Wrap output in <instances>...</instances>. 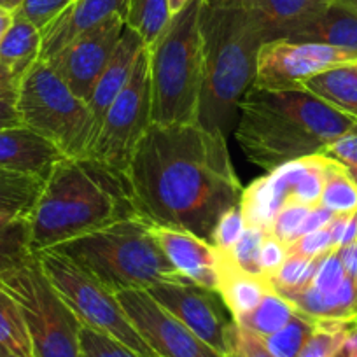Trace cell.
<instances>
[{
  "label": "cell",
  "mask_w": 357,
  "mask_h": 357,
  "mask_svg": "<svg viewBox=\"0 0 357 357\" xmlns=\"http://www.w3.org/2000/svg\"><path fill=\"white\" fill-rule=\"evenodd\" d=\"M204 0H190L172 15L149 54L151 123H197L204 81V39L200 16Z\"/></svg>",
  "instance_id": "5"
},
{
  "label": "cell",
  "mask_w": 357,
  "mask_h": 357,
  "mask_svg": "<svg viewBox=\"0 0 357 357\" xmlns=\"http://www.w3.org/2000/svg\"><path fill=\"white\" fill-rule=\"evenodd\" d=\"M228 357H238V356H236V354H233V352H231V354H228Z\"/></svg>",
  "instance_id": "59"
},
{
  "label": "cell",
  "mask_w": 357,
  "mask_h": 357,
  "mask_svg": "<svg viewBox=\"0 0 357 357\" xmlns=\"http://www.w3.org/2000/svg\"><path fill=\"white\" fill-rule=\"evenodd\" d=\"M287 257V245H284L275 236L266 235L259 249V272L261 275L270 279L273 273L282 266Z\"/></svg>",
  "instance_id": "43"
},
{
  "label": "cell",
  "mask_w": 357,
  "mask_h": 357,
  "mask_svg": "<svg viewBox=\"0 0 357 357\" xmlns=\"http://www.w3.org/2000/svg\"><path fill=\"white\" fill-rule=\"evenodd\" d=\"M20 121L67 158H84L97 137V123L82 98L43 60L25 72L16 88Z\"/></svg>",
  "instance_id": "7"
},
{
  "label": "cell",
  "mask_w": 357,
  "mask_h": 357,
  "mask_svg": "<svg viewBox=\"0 0 357 357\" xmlns=\"http://www.w3.org/2000/svg\"><path fill=\"white\" fill-rule=\"evenodd\" d=\"M0 286L22 307L33 357H84L81 322L54 293L36 254L2 273Z\"/></svg>",
  "instance_id": "8"
},
{
  "label": "cell",
  "mask_w": 357,
  "mask_h": 357,
  "mask_svg": "<svg viewBox=\"0 0 357 357\" xmlns=\"http://www.w3.org/2000/svg\"><path fill=\"white\" fill-rule=\"evenodd\" d=\"M0 347L18 357H33L32 338L18 301L0 286Z\"/></svg>",
  "instance_id": "26"
},
{
  "label": "cell",
  "mask_w": 357,
  "mask_h": 357,
  "mask_svg": "<svg viewBox=\"0 0 357 357\" xmlns=\"http://www.w3.org/2000/svg\"><path fill=\"white\" fill-rule=\"evenodd\" d=\"M322 154L335 158L345 167L357 168V123L349 132L343 133L338 140H335Z\"/></svg>",
  "instance_id": "44"
},
{
  "label": "cell",
  "mask_w": 357,
  "mask_h": 357,
  "mask_svg": "<svg viewBox=\"0 0 357 357\" xmlns=\"http://www.w3.org/2000/svg\"><path fill=\"white\" fill-rule=\"evenodd\" d=\"M137 215L128 178L91 158H63L29 218L30 252L54 249Z\"/></svg>",
  "instance_id": "3"
},
{
  "label": "cell",
  "mask_w": 357,
  "mask_h": 357,
  "mask_svg": "<svg viewBox=\"0 0 357 357\" xmlns=\"http://www.w3.org/2000/svg\"><path fill=\"white\" fill-rule=\"evenodd\" d=\"M345 279L347 275L342 261H340L338 249H335L319 257L310 286L321 291H335L345 282Z\"/></svg>",
  "instance_id": "40"
},
{
  "label": "cell",
  "mask_w": 357,
  "mask_h": 357,
  "mask_svg": "<svg viewBox=\"0 0 357 357\" xmlns=\"http://www.w3.org/2000/svg\"><path fill=\"white\" fill-rule=\"evenodd\" d=\"M54 250L75 261L114 294L149 289L160 282H188L156 243L151 222L140 215L68 240Z\"/></svg>",
  "instance_id": "6"
},
{
  "label": "cell",
  "mask_w": 357,
  "mask_h": 357,
  "mask_svg": "<svg viewBox=\"0 0 357 357\" xmlns=\"http://www.w3.org/2000/svg\"><path fill=\"white\" fill-rule=\"evenodd\" d=\"M46 181L36 175L0 170V214L16 219H29Z\"/></svg>",
  "instance_id": "25"
},
{
  "label": "cell",
  "mask_w": 357,
  "mask_h": 357,
  "mask_svg": "<svg viewBox=\"0 0 357 357\" xmlns=\"http://www.w3.org/2000/svg\"><path fill=\"white\" fill-rule=\"evenodd\" d=\"M130 0H72L70 4L40 30L39 60L46 61L82 33L93 30L112 16H128Z\"/></svg>",
  "instance_id": "15"
},
{
  "label": "cell",
  "mask_w": 357,
  "mask_h": 357,
  "mask_svg": "<svg viewBox=\"0 0 357 357\" xmlns=\"http://www.w3.org/2000/svg\"><path fill=\"white\" fill-rule=\"evenodd\" d=\"M357 321H315V329L298 357H336Z\"/></svg>",
  "instance_id": "32"
},
{
  "label": "cell",
  "mask_w": 357,
  "mask_h": 357,
  "mask_svg": "<svg viewBox=\"0 0 357 357\" xmlns=\"http://www.w3.org/2000/svg\"><path fill=\"white\" fill-rule=\"evenodd\" d=\"M81 349L84 357H140L121 342L105 333L81 324Z\"/></svg>",
  "instance_id": "35"
},
{
  "label": "cell",
  "mask_w": 357,
  "mask_h": 357,
  "mask_svg": "<svg viewBox=\"0 0 357 357\" xmlns=\"http://www.w3.org/2000/svg\"><path fill=\"white\" fill-rule=\"evenodd\" d=\"M303 89L357 119V61L312 75L303 82Z\"/></svg>",
  "instance_id": "23"
},
{
  "label": "cell",
  "mask_w": 357,
  "mask_h": 357,
  "mask_svg": "<svg viewBox=\"0 0 357 357\" xmlns=\"http://www.w3.org/2000/svg\"><path fill=\"white\" fill-rule=\"evenodd\" d=\"M326 156V154H324ZM335 215L357 212V186L349 170L335 158L326 156V178L321 204Z\"/></svg>",
  "instance_id": "27"
},
{
  "label": "cell",
  "mask_w": 357,
  "mask_h": 357,
  "mask_svg": "<svg viewBox=\"0 0 357 357\" xmlns=\"http://www.w3.org/2000/svg\"><path fill=\"white\" fill-rule=\"evenodd\" d=\"M147 44L144 43L142 37L126 25L118 46L112 51L100 79L95 84L93 93H91L88 100L89 111H91L95 123H97V132L100 128V123L104 119L105 112L111 107L114 98L121 93V89L126 86L137 60H139V56L144 53Z\"/></svg>",
  "instance_id": "18"
},
{
  "label": "cell",
  "mask_w": 357,
  "mask_h": 357,
  "mask_svg": "<svg viewBox=\"0 0 357 357\" xmlns=\"http://www.w3.org/2000/svg\"><path fill=\"white\" fill-rule=\"evenodd\" d=\"M188 2H190V0H168V9H170V15H175V13L181 11V9H183Z\"/></svg>",
  "instance_id": "53"
},
{
  "label": "cell",
  "mask_w": 357,
  "mask_h": 357,
  "mask_svg": "<svg viewBox=\"0 0 357 357\" xmlns=\"http://www.w3.org/2000/svg\"><path fill=\"white\" fill-rule=\"evenodd\" d=\"M333 218H335V214H333L331 211H328V208L322 207V205L312 207L310 212L307 214V218H305L303 225H301L300 233H298V238L303 235H307V233L315 231V229L328 228L329 222L333 221Z\"/></svg>",
  "instance_id": "47"
},
{
  "label": "cell",
  "mask_w": 357,
  "mask_h": 357,
  "mask_svg": "<svg viewBox=\"0 0 357 357\" xmlns=\"http://www.w3.org/2000/svg\"><path fill=\"white\" fill-rule=\"evenodd\" d=\"M326 178V156L314 154L307 156V167L300 175L298 183L294 184L289 202L305 205V207H317L321 204L322 190H324ZM287 202V204H289Z\"/></svg>",
  "instance_id": "33"
},
{
  "label": "cell",
  "mask_w": 357,
  "mask_h": 357,
  "mask_svg": "<svg viewBox=\"0 0 357 357\" xmlns=\"http://www.w3.org/2000/svg\"><path fill=\"white\" fill-rule=\"evenodd\" d=\"M204 81L197 123L228 139L242 98L254 86L257 54L266 33L250 9H215L204 0Z\"/></svg>",
  "instance_id": "4"
},
{
  "label": "cell",
  "mask_w": 357,
  "mask_h": 357,
  "mask_svg": "<svg viewBox=\"0 0 357 357\" xmlns=\"http://www.w3.org/2000/svg\"><path fill=\"white\" fill-rule=\"evenodd\" d=\"M72 0H23L18 9H15L16 16L29 20L32 25L43 30L44 26L50 25Z\"/></svg>",
  "instance_id": "39"
},
{
  "label": "cell",
  "mask_w": 357,
  "mask_h": 357,
  "mask_svg": "<svg viewBox=\"0 0 357 357\" xmlns=\"http://www.w3.org/2000/svg\"><path fill=\"white\" fill-rule=\"evenodd\" d=\"M256 0H205L208 8L215 9H250Z\"/></svg>",
  "instance_id": "49"
},
{
  "label": "cell",
  "mask_w": 357,
  "mask_h": 357,
  "mask_svg": "<svg viewBox=\"0 0 357 357\" xmlns=\"http://www.w3.org/2000/svg\"><path fill=\"white\" fill-rule=\"evenodd\" d=\"M343 350H345L347 357H357V324L350 329Z\"/></svg>",
  "instance_id": "52"
},
{
  "label": "cell",
  "mask_w": 357,
  "mask_h": 357,
  "mask_svg": "<svg viewBox=\"0 0 357 357\" xmlns=\"http://www.w3.org/2000/svg\"><path fill=\"white\" fill-rule=\"evenodd\" d=\"M335 0H256L250 11L261 23L268 40L284 39L287 32L321 15Z\"/></svg>",
  "instance_id": "22"
},
{
  "label": "cell",
  "mask_w": 357,
  "mask_h": 357,
  "mask_svg": "<svg viewBox=\"0 0 357 357\" xmlns=\"http://www.w3.org/2000/svg\"><path fill=\"white\" fill-rule=\"evenodd\" d=\"M151 233L172 266L188 282L218 291L219 250L208 240L153 222Z\"/></svg>",
  "instance_id": "16"
},
{
  "label": "cell",
  "mask_w": 357,
  "mask_h": 357,
  "mask_svg": "<svg viewBox=\"0 0 357 357\" xmlns=\"http://www.w3.org/2000/svg\"><path fill=\"white\" fill-rule=\"evenodd\" d=\"M284 39L291 43L326 44L357 56V16L338 2H333L321 15L287 32Z\"/></svg>",
  "instance_id": "19"
},
{
  "label": "cell",
  "mask_w": 357,
  "mask_h": 357,
  "mask_svg": "<svg viewBox=\"0 0 357 357\" xmlns=\"http://www.w3.org/2000/svg\"><path fill=\"white\" fill-rule=\"evenodd\" d=\"M128 184L140 218L208 242L243 191L226 137L198 123H151L130 163Z\"/></svg>",
  "instance_id": "1"
},
{
  "label": "cell",
  "mask_w": 357,
  "mask_h": 357,
  "mask_svg": "<svg viewBox=\"0 0 357 357\" xmlns=\"http://www.w3.org/2000/svg\"><path fill=\"white\" fill-rule=\"evenodd\" d=\"M149 125V54L146 47L137 60L126 86L105 112L97 137L84 158H91L102 167L128 178L132 158Z\"/></svg>",
  "instance_id": "10"
},
{
  "label": "cell",
  "mask_w": 357,
  "mask_h": 357,
  "mask_svg": "<svg viewBox=\"0 0 357 357\" xmlns=\"http://www.w3.org/2000/svg\"><path fill=\"white\" fill-rule=\"evenodd\" d=\"M22 2L23 0H0V6H4V8L15 11V9H18V6L22 4Z\"/></svg>",
  "instance_id": "55"
},
{
  "label": "cell",
  "mask_w": 357,
  "mask_h": 357,
  "mask_svg": "<svg viewBox=\"0 0 357 357\" xmlns=\"http://www.w3.org/2000/svg\"><path fill=\"white\" fill-rule=\"evenodd\" d=\"M315 329L314 319L307 317L305 314L296 310L289 322L279 329L273 335H268L261 338L263 345L266 347L268 352L275 357H298L303 345Z\"/></svg>",
  "instance_id": "31"
},
{
  "label": "cell",
  "mask_w": 357,
  "mask_h": 357,
  "mask_svg": "<svg viewBox=\"0 0 357 357\" xmlns=\"http://www.w3.org/2000/svg\"><path fill=\"white\" fill-rule=\"evenodd\" d=\"M40 40V30L29 20L15 15V22L0 43V65L20 81L39 60Z\"/></svg>",
  "instance_id": "24"
},
{
  "label": "cell",
  "mask_w": 357,
  "mask_h": 357,
  "mask_svg": "<svg viewBox=\"0 0 357 357\" xmlns=\"http://www.w3.org/2000/svg\"><path fill=\"white\" fill-rule=\"evenodd\" d=\"M126 317L158 357H228L198 338L146 289L116 293Z\"/></svg>",
  "instance_id": "13"
},
{
  "label": "cell",
  "mask_w": 357,
  "mask_h": 357,
  "mask_svg": "<svg viewBox=\"0 0 357 357\" xmlns=\"http://www.w3.org/2000/svg\"><path fill=\"white\" fill-rule=\"evenodd\" d=\"M336 357H347V354H345V350H342V352H340V354H338V356H336Z\"/></svg>",
  "instance_id": "58"
},
{
  "label": "cell",
  "mask_w": 357,
  "mask_h": 357,
  "mask_svg": "<svg viewBox=\"0 0 357 357\" xmlns=\"http://www.w3.org/2000/svg\"><path fill=\"white\" fill-rule=\"evenodd\" d=\"M356 123L307 89L252 86L240 104L235 139L250 163L272 172L287 161L322 154Z\"/></svg>",
  "instance_id": "2"
},
{
  "label": "cell",
  "mask_w": 357,
  "mask_h": 357,
  "mask_svg": "<svg viewBox=\"0 0 357 357\" xmlns=\"http://www.w3.org/2000/svg\"><path fill=\"white\" fill-rule=\"evenodd\" d=\"M18 79L11 74L6 67L0 65V91H6V89H16L18 88Z\"/></svg>",
  "instance_id": "51"
},
{
  "label": "cell",
  "mask_w": 357,
  "mask_h": 357,
  "mask_svg": "<svg viewBox=\"0 0 357 357\" xmlns=\"http://www.w3.org/2000/svg\"><path fill=\"white\" fill-rule=\"evenodd\" d=\"M352 61H357L356 54L326 44L268 40L257 54L254 86L272 91L303 89V82L312 75Z\"/></svg>",
  "instance_id": "11"
},
{
  "label": "cell",
  "mask_w": 357,
  "mask_h": 357,
  "mask_svg": "<svg viewBox=\"0 0 357 357\" xmlns=\"http://www.w3.org/2000/svg\"><path fill=\"white\" fill-rule=\"evenodd\" d=\"M146 291L198 338L228 356L235 321L218 291L193 282H160Z\"/></svg>",
  "instance_id": "12"
},
{
  "label": "cell",
  "mask_w": 357,
  "mask_h": 357,
  "mask_svg": "<svg viewBox=\"0 0 357 357\" xmlns=\"http://www.w3.org/2000/svg\"><path fill=\"white\" fill-rule=\"evenodd\" d=\"M329 250H335L329 228L315 229V231L307 233V235L294 240L291 245H287V254L308 257V259H317V257L328 254Z\"/></svg>",
  "instance_id": "41"
},
{
  "label": "cell",
  "mask_w": 357,
  "mask_h": 357,
  "mask_svg": "<svg viewBox=\"0 0 357 357\" xmlns=\"http://www.w3.org/2000/svg\"><path fill=\"white\" fill-rule=\"evenodd\" d=\"M2 356H4V357H18V356H13L11 352H8V350H6L4 347H2Z\"/></svg>",
  "instance_id": "57"
},
{
  "label": "cell",
  "mask_w": 357,
  "mask_h": 357,
  "mask_svg": "<svg viewBox=\"0 0 357 357\" xmlns=\"http://www.w3.org/2000/svg\"><path fill=\"white\" fill-rule=\"evenodd\" d=\"M65 156L54 144L26 126L0 130V170L36 175L46 181Z\"/></svg>",
  "instance_id": "17"
},
{
  "label": "cell",
  "mask_w": 357,
  "mask_h": 357,
  "mask_svg": "<svg viewBox=\"0 0 357 357\" xmlns=\"http://www.w3.org/2000/svg\"><path fill=\"white\" fill-rule=\"evenodd\" d=\"M170 18L168 0H130L126 25L135 30L149 46L160 37Z\"/></svg>",
  "instance_id": "29"
},
{
  "label": "cell",
  "mask_w": 357,
  "mask_h": 357,
  "mask_svg": "<svg viewBox=\"0 0 357 357\" xmlns=\"http://www.w3.org/2000/svg\"><path fill=\"white\" fill-rule=\"evenodd\" d=\"M245 228V219H243L242 208H240L238 204L229 208V211H226L219 218V221L215 222V228L211 236V243L215 249L221 250V252H231V249L238 242L240 236L243 235Z\"/></svg>",
  "instance_id": "37"
},
{
  "label": "cell",
  "mask_w": 357,
  "mask_h": 357,
  "mask_svg": "<svg viewBox=\"0 0 357 357\" xmlns=\"http://www.w3.org/2000/svg\"><path fill=\"white\" fill-rule=\"evenodd\" d=\"M317 259H308V257L293 256L287 254L282 266L270 277V286L273 291H286L305 287L312 282V277L317 268Z\"/></svg>",
  "instance_id": "34"
},
{
  "label": "cell",
  "mask_w": 357,
  "mask_h": 357,
  "mask_svg": "<svg viewBox=\"0 0 357 357\" xmlns=\"http://www.w3.org/2000/svg\"><path fill=\"white\" fill-rule=\"evenodd\" d=\"M125 26V18L112 16L107 22L72 40L60 53L46 60V63L72 89L75 97L88 104L95 84L121 39Z\"/></svg>",
  "instance_id": "14"
},
{
  "label": "cell",
  "mask_w": 357,
  "mask_h": 357,
  "mask_svg": "<svg viewBox=\"0 0 357 357\" xmlns=\"http://www.w3.org/2000/svg\"><path fill=\"white\" fill-rule=\"evenodd\" d=\"M340 261L343 264V270H345V275L350 282L356 286L357 289V240H354L349 245L338 249Z\"/></svg>",
  "instance_id": "48"
},
{
  "label": "cell",
  "mask_w": 357,
  "mask_h": 357,
  "mask_svg": "<svg viewBox=\"0 0 357 357\" xmlns=\"http://www.w3.org/2000/svg\"><path fill=\"white\" fill-rule=\"evenodd\" d=\"M294 314H296V308L293 307V303H289L275 291H270L264 294L259 305L252 312L238 319L236 324L254 333L259 338H264V336L273 335L282 329L293 319Z\"/></svg>",
  "instance_id": "28"
},
{
  "label": "cell",
  "mask_w": 357,
  "mask_h": 357,
  "mask_svg": "<svg viewBox=\"0 0 357 357\" xmlns=\"http://www.w3.org/2000/svg\"><path fill=\"white\" fill-rule=\"evenodd\" d=\"M13 22H15V11L4 8V6H0V43H2V39H4L9 26L13 25Z\"/></svg>",
  "instance_id": "50"
},
{
  "label": "cell",
  "mask_w": 357,
  "mask_h": 357,
  "mask_svg": "<svg viewBox=\"0 0 357 357\" xmlns=\"http://www.w3.org/2000/svg\"><path fill=\"white\" fill-rule=\"evenodd\" d=\"M36 257L54 293L82 326L112 336L140 357H158L133 328L116 294L100 280L54 249L40 250Z\"/></svg>",
  "instance_id": "9"
},
{
  "label": "cell",
  "mask_w": 357,
  "mask_h": 357,
  "mask_svg": "<svg viewBox=\"0 0 357 357\" xmlns=\"http://www.w3.org/2000/svg\"><path fill=\"white\" fill-rule=\"evenodd\" d=\"M347 170H349L350 177L354 178V183H356V186H357V168H354V167H347Z\"/></svg>",
  "instance_id": "56"
},
{
  "label": "cell",
  "mask_w": 357,
  "mask_h": 357,
  "mask_svg": "<svg viewBox=\"0 0 357 357\" xmlns=\"http://www.w3.org/2000/svg\"><path fill=\"white\" fill-rule=\"evenodd\" d=\"M308 212H310V207H305V205L294 204V202L284 204L282 208L273 218L272 226H270V235L280 240L284 245H291L294 240H298V233H300V228Z\"/></svg>",
  "instance_id": "36"
},
{
  "label": "cell",
  "mask_w": 357,
  "mask_h": 357,
  "mask_svg": "<svg viewBox=\"0 0 357 357\" xmlns=\"http://www.w3.org/2000/svg\"><path fill=\"white\" fill-rule=\"evenodd\" d=\"M275 293L314 321H357V289L349 279L335 291L315 289L308 284Z\"/></svg>",
  "instance_id": "20"
},
{
  "label": "cell",
  "mask_w": 357,
  "mask_h": 357,
  "mask_svg": "<svg viewBox=\"0 0 357 357\" xmlns=\"http://www.w3.org/2000/svg\"><path fill=\"white\" fill-rule=\"evenodd\" d=\"M18 109H16V89L0 91V130L20 126Z\"/></svg>",
  "instance_id": "46"
},
{
  "label": "cell",
  "mask_w": 357,
  "mask_h": 357,
  "mask_svg": "<svg viewBox=\"0 0 357 357\" xmlns=\"http://www.w3.org/2000/svg\"><path fill=\"white\" fill-rule=\"evenodd\" d=\"M329 231H331L333 247L342 249L349 245L354 240H357V212L345 215H335L329 222Z\"/></svg>",
  "instance_id": "45"
},
{
  "label": "cell",
  "mask_w": 357,
  "mask_h": 357,
  "mask_svg": "<svg viewBox=\"0 0 357 357\" xmlns=\"http://www.w3.org/2000/svg\"><path fill=\"white\" fill-rule=\"evenodd\" d=\"M268 233H264L263 229L257 228H245L243 235L240 236L238 242L235 243V247L231 249V252H228L231 256V259L235 261L236 266H240L242 270L249 273H256L261 275L259 272V249L261 243H263L264 236Z\"/></svg>",
  "instance_id": "38"
},
{
  "label": "cell",
  "mask_w": 357,
  "mask_h": 357,
  "mask_svg": "<svg viewBox=\"0 0 357 357\" xmlns=\"http://www.w3.org/2000/svg\"><path fill=\"white\" fill-rule=\"evenodd\" d=\"M218 273V293L221 294L235 322L252 312L263 300L264 294L273 291L266 277L245 272L236 266L228 252H221V250H219Z\"/></svg>",
  "instance_id": "21"
},
{
  "label": "cell",
  "mask_w": 357,
  "mask_h": 357,
  "mask_svg": "<svg viewBox=\"0 0 357 357\" xmlns=\"http://www.w3.org/2000/svg\"><path fill=\"white\" fill-rule=\"evenodd\" d=\"M231 352L238 357H275L268 352L259 336L240 328L236 322L231 331V338H229V354Z\"/></svg>",
  "instance_id": "42"
},
{
  "label": "cell",
  "mask_w": 357,
  "mask_h": 357,
  "mask_svg": "<svg viewBox=\"0 0 357 357\" xmlns=\"http://www.w3.org/2000/svg\"><path fill=\"white\" fill-rule=\"evenodd\" d=\"M0 357H4V356H2V347H0Z\"/></svg>",
  "instance_id": "60"
},
{
  "label": "cell",
  "mask_w": 357,
  "mask_h": 357,
  "mask_svg": "<svg viewBox=\"0 0 357 357\" xmlns=\"http://www.w3.org/2000/svg\"><path fill=\"white\" fill-rule=\"evenodd\" d=\"M335 2H338L340 6H343V8H347L357 16V0H335Z\"/></svg>",
  "instance_id": "54"
},
{
  "label": "cell",
  "mask_w": 357,
  "mask_h": 357,
  "mask_svg": "<svg viewBox=\"0 0 357 357\" xmlns=\"http://www.w3.org/2000/svg\"><path fill=\"white\" fill-rule=\"evenodd\" d=\"M32 256L29 247V219L0 214V275Z\"/></svg>",
  "instance_id": "30"
}]
</instances>
